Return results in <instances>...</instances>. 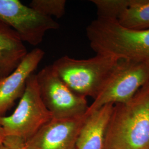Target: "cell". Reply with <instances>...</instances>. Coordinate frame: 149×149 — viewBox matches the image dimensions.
Wrapping results in <instances>:
<instances>
[{
    "label": "cell",
    "instance_id": "2",
    "mask_svg": "<svg viewBox=\"0 0 149 149\" xmlns=\"http://www.w3.org/2000/svg\"><path fill=\"white\" fill-rule=\"evenodd\" d=\"M86 35L96 54L132 60L149 69V29H131L116 20L97 18L86 28Z\"/></svg>",
    "mask_w": 149,
    "mask_h": 149
},
{
    "label": "cell",
    "instance_id": "6",
    "mask_svg": "<svg viewBox=\"0 0 149 149\" xmlns=\"http://www.w3.org/2000/svg\"><path fill=\"white\" fill-rule=\"evenodd\" d=\"M37 76L40 96L54 118H69L85 115L88 107L86 98L71 90L53 69L46 66Z\"/></svg>",
    "mask_w": 149,
    "mask_h": 149
},
{
    "label": "cell",
    "instance_id": "10",
    "mask_svg": "<svg viewBox=\"0 0 149 149\" xmlns=\"http://www.w3.org/2000/svg\"><path fill=\"white\" fill-rule=\"evenodd\" d=\"M113 107L114 104H107L86 115L77 140V149H104L107 128Z\"/></svg>",
    "mask_w": 149,
    "mask_h": 149
},
{
    "label": "cell",
    "instance_id": "3",
    "mask_svg": "<svg viewBox=\"0 0 149 149\" xmlns=\"http://www.w3.org/2000/svg\"><path fill=\"white\" fill-rule=\"evenodd\" d=\"M119 59L96 54L87 59L65 55L52 64L54 71L76 94L95 99L105 85Z\"/></svg>",
    "mask_w": 149,
    "mask_h": 149
},
{
    "label": "cell",
    "instance_id": "8",
    "mask_svg": "<svg viewBox=\"0 0 149 149\" xmlns=\"http://www.w3.org/2000/svg\"><path fill=\"white\" fill-rule=\"evenodd\" d=\"M86 116L54 118L40 128L25 144L29 149H77L76 143Z\"/></svg>",
    "mask_w": 149,
    "mask_h": 149
},
{
    "label": "cell",
    "instance_id": "4",
    "mask_svg": "<svg viewBox=\"0 0 149 149\" xmlns=\"http://www.w3.org/2000/svg\"><path fill=\"white\" fill-rule=\"evenodd\" d=\"M52 118L40 96L36 74H33L15 111L9 116L0 117V127L6 138L19 139L25 142Z\"/></svg>",
    "mask_w": 149,
    "mask_h": 149
},
{
    "label": "cell",
    "instance_id": "9",
    "mask_svg": "<svg viewBox=\"0 0 149 149\" xmlns=\"http://www.w3.org/2000/svg\"><path fill=\"white\" fill-rule=\"evenodd\" d=\"M44 56V52L36 48L28 53L15 70L3 80H0V117L14 105L24 94L27 81L34 74Z\"/></svg>",
    "mask_w": 149,
    "mask_h": 149
},
{
    "label": "cell",
    "instance_id": "16",
    "mask_svg": "<svg viewBox=\"0 0 149 149\" xmlns=\"http://www.w3.org/2000/svg\"><path fill=\"white\" fill-rule=\"evenodd\" d=\"M6 135L5 132L2 128L0 127V145L4 144V142L6 139Z\"/></svg>",
    "mask_w": 149,
    "mask_h": 149
},
{
    "label": "cell",
    "instance_id": "17",
    "mask_svg": "<svg viewBox=\"0 0 149 149\" xmlns=\"http://www.w3.org/2000/svg\"><path fill=\"white\" fill-rule=\"evenodd\" d=\"M0 149H10V148H8L7 146H6L5 145L3 144V145H0Z\"/></svg>",
    "mask_w": 149,
    "mask_h": 149
},
{
    "label": "cell",
    "instance_id": "1",
    "mask_svg": "<svg viewBox=\"0 0 149 149\" xmlns=\"http://www.w3.org/2000/svg\"><path fill=\"white\" fill-rule=\"evenodd\" d=\"M104 149H149V82L129 101L114 105Z\"/></svg>",
    "mask_w": 149,
    "mask_h": 149
},
{
    "label": "cell",
    "instance_id": "7",
    "mask_svg": "<svg viewBox=\"0 0 149 149\" xmlns=\"http://www.w3.org/2000/svg\"><path fill=\"white\" fill-rule=\"evenodd\" d=\"M0 22L13 29L23 42L36 46L45 33L58 29L59 23L18 0H0Z\"/></svg>",
    "mask_w": 149,
    "mask_h": 149
},
{
    "label": "cell",
    "instance_id": "11",
    "mask_svg": "<svg viewBox=\"0 0 149 149\" xmlns=\"http://www.w3.org/2000/svg\"><path fill=\"white\" fill-rule=\"evenodd\" d=\"M28 54L19 35L0 22V80L13 72Z\"/></svg>",
    "mask_w": 149,
    "mask_h": 149
},
{
    "label": "cell",
    "instance_id": "5",
    "mask_svg": "<svg viewBox=\"0 0 149 149\" xmlns=\"http://www.w3.org/2000/svg\"><path fill=\"white\" fill-rule=\"evenodd\" d=\"M149 82V69L146 66L132 60L119 59L86 115L107 104L128 102Z\"/></svg>",
    "mask_w": 149,
    "mask_h": 149
},
{
    "label": "cell",
    "instance_id": "15",
    "mask_svg": "<svg viewBox=\"0 0 149 149\" xmlns=\"http://www.w3.org/2000/svg\"><path fill=\"white\" fill-rule=\"evenodd\" d=\"M4 145L10 149H29L24 141L15 138H6Z\"/></svg>",
    "mask_w": 149,
    "mask_h": 149
},
{
    "label": "cell",
    "instance_id": "12",
    "mask_svg": "<svg viewBox=\"0 0 149 149\" xmlns=\"http://www.w3.org/2000/svg\"><path fill=\"white\" fill-rule=\"evenodd\" d=\"M117 21L131 29H149V0H130L128 8Z\"/></svg>",
    "mask_w": 149,
    "mask_h": 149
},
{
    "label": "cell",
    "instance_id": "14",
    "mask_svg": "<svg viewBox=\"0 0 149 149\" xmlns=\"http://www.w3.org/2000/svg\"><path fill=\"white\" fill-rule=\"evenodd\" d=\"M66 5L65 0H33L29 6L44 16L60 18L65 15Z\"/></svg>",
    "mask_w": 149,
    "mask_h": 149
},
{
    "label": "cell",
    "instance_id": "13",
    "mask_svg": "<svg viewBox=\"0 0 149 149\" xmlns=\"http://www.w3.org/2000/svg\"><path fill=\"white\" fill-rule=\"evenodd\" d=\"M96 6L97 18L118 21L128 8L130 0H92Z\"/></svg>",
    "mask_w": 149,
    "mask_h": 149
}]
</instances>
